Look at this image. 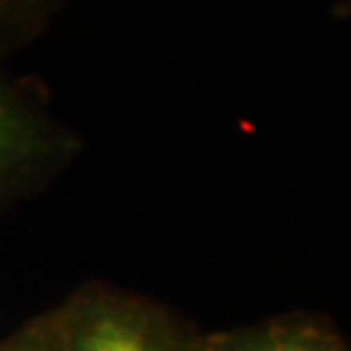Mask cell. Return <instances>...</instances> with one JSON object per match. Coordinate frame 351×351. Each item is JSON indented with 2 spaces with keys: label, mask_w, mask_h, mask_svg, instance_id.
Instances as JSON below:
<instances>
[{
  "label": "cell",
  "mask_w": 351,
  "mask_h": 351,
  "mask_svg": "<svg viewBox=\"0 0 351 351\" xmlns=\"http://www.w3.org/2000/svg\"><path fill=\"white\" fill-rule=\"evenodd\" d=\"M60 351H206L208 333L144 294L89 283L55 308Z\"/></svg>",
  "instance_id": "6da1fadb"
},
{
  "label": "cell",
  "mask_w": 351,
  "mask_h": 351,
  "mask_svg": "<svg viewBox=\"0 0 351 351\" xmlns=\"http://www.w3.org/2000/svg\"><path fill=\"white\" fill-rule=\"evenodd\" d=\"M206 351H349V345L328 317L290 313L208 333Z\"/></svg>",
  "instance_id": "7a4b0ae2"
},
{
  "label": "cell",
  "mask_w": 351,
  "mask_h": 351,
  "mask_svg": "<svg viewBox=\"0 0 351 351\" xmlns=\"http://www.w3.org/2000/svg\"><path fill=\"white\" fill-rule=\"evenodd\" d=\"M55 137L32 108L0 80V192L53 153Z\"/></svg>",
  "instance_id": "3957f363"
},
{
  "label": "cell",
  "mask_w": 351,
  "mask_h": 351,
  "mask_svg": "<svg viewBox=\"0 0 351 351\" xmlns=\"http://www.w3.org/2000/svg\"><path fill=\"white\" fill-rule=\"evenodd\" d=\"M0 351H60L55 311L39 315L0 342Z\"/></svg>",
  "instance_id": "277c9868"
}]
</instances>
